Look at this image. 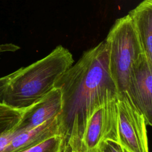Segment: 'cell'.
Instances as JSON below:
<instances>
[{"label": "cell", "mask_w": 152, "mask_h": 152, "mask_svg": "<svg viewBox=\"0 0 152 152\" xmlns=\"http://www.w3.org/2000/svg\"><path fill=\"white\" fill-rule=\"evenodd\" d=\"M62 106L61 90L54 87L42 99L23 112L21 119L14 131L20 132L31 129L58 116L62 110Z\"/></svg>", "instance_id": "7"}, {"label": "cell", "mask_w": 152, "mask_h": 152, "mask_svg": "<svg viewBox=\"0 0 152 152\" xmlns=\"http://www.w3.org/2000/svg\"><path fill=\"white\" fill-rule=\"evenodd\" d=\"M64 148L62 137L55 135L37 145L20 152H63Z\"/></svg>", "instance_id": "11"}, {"label": "cell", "mask_w": 152, "mask_h": 152, "mask_svg": "<svg viewBox=\"0 0 152 152\" xmlns=\"http://www.w3.org/2000/svg\"><path fill=\"white\" fill-rule=\"evenodd\" d=\"M118 143L128 152H148L147 124L128 93L118 94Z\"/></svg>", "instance_id": "4"}, {"label": "cell", "mask_w": 152, "mask_h": 152, "mask_svg": "<svg viewBox=\"0 0 152 152\" xmlns=\"http://www.w3.org/2000/svg\"><path fill=\"white\" fill-rule=\"evenodd\" d=\"M104 41L110 74L118 92L125 91L132 65L143 53L128 14L116 20Z\"/></svg>", "instance_id": "3"}, {"label": "cell", "mask_w": 152, "mask_h": 152, "mask_svg": "<svg viewBox=\"0 0 152 152\" xmlns=\"http://www.w3.org/2000/svg\"><path fill=\"white\" fill-rule=\"evenodd\" d=\"M124 152H128V151H126V150H124Z\"/></svg>", "instance_id": "15"}, {"label": "cell", "mask_w": 152, "mask_h": 152, "mask_svg": "<svg viewBox=\"0 0 152 152\" xmlns=\"http://www.w3.org/2000/svg\"><path fill=\"white\" fill-rule=\"evenodd\" d=\"M24 111L0 102V136L15 129Z\"/></svg>", "instance_id": "10"}, {"label": "cell", "mask_w": 152, "mask_h": 152, "mask_svg": "<svg viewBox=\"0 0 152 152\" xmlns=\"http://www.w3.org/2000/svg\"><path fill=\"white\" fill-rule=\"evenodd\" d=\"M17 133L16 131L13 130L0 136V152H4Z\"/></svg>", "instance_id": "13"}, {"label": "cell", "mask_w": 152, "mask_h": 152, "mask_svg": "<svg viewBox=\"0 0 152 152\" xmlns=\"http://www.w3.org/2000/svg\"><path fill=\"white\" fill-rule=\"evenodd\" d=\"M74 62L68 49L57 46L44 58L0 78V102L25 110L50 92Z\"/></svg>", "instance_id": "2"}, {"label": "cell", "mask_w": 152, "mask_h": 152, "mask_svg": "<svg viewBox=\"0 0 152 152\" xmlns=\"http://www.w3.org/2000/svg\"><path fill=\"white\" fill-rule=\"evenodd\" d=\"M63 152H72L71 148L69 146H65Z\"/></svg>", "instance_id": "14"}, {"label": "cell", "mask_w": 152, "mask_h": 152, "mask_svg": "<svg viewBox=\"0 0 152 152\" xmlns=\"http://www.w3.org/2000/svg\"><path fill=\"white\" fill-rule=\"evenodd\" d=\"M118 96L107 99L93 112L81 141V152H96L104 141L118 142Z\"/></svg>", "instance_id": "5"}, {"label": "cell", "mask_w": 152, "mask_h": 152, "mask_svg": "<svg viewBox=\"0 0 152 152\" xmlns=\"http://www.w3.org/2000/svg\"><path fill=\"white\" fill-rule=\"evenodd\" d=\"M96 152H124V149L118 142L107 140L99 144Z\"/></svg>", "instance_id": "12"}, {"label": "cell", "mask_w": 152, "mask_h": 152, "mask_svg": "<svg viewBox=\"0 0 152 152\" xmlns=\"http://www.w3.org/2000/svg\"><path fill=\"white\" fill-rule=\"evenodd\" d=\"M143 115L147 125L152 124V64L142 53L135 62L125 91Z\"/></svg>", "instance_id": "6"}, {"label": "cell", "mask_w": 152, "mask_h": 152, "mask_svg": "<svg viewBox=\"0 0 152 152\" xmlns=\"http://www.w3.org/2000/svg\"><path fill=\"white\" fill-rule=\"evenodd\" d=\"M62 106L57 116L59 135L65 147L81 152L85 129L93 112L107 99L118 94L110 74L104 41L84 52L56 81Z\"/></svg>", "instance_id": "1"}, {"label": "cell", "mask_w": 152, "mask_h": 152, "mask_svg": "<svg viewBox=\"0 0 152 152\" xmlns=\"http://www.w3.org/2000/svg\"><path fill=\"white\" fill-rule=\"evenodd\" d=\"M17 132L4 152H20L59 135L57 116L31 129Z\"/></svg>", "instance_id": "8"}, {"label": "cell", "mask_w": 152, "mask_h": 152, "mask_svg": "<svg viewBox=\"0 0 152 152\" xmlns=\"http://www.w3.org/2000/svg\"><path fill=\"white\" fill-rule=\"evenodd\" d=\"M129 16L143 53L152 64V0H143L131 10Z\"/></svg>", "instance_id": "9"}]
</instances>
